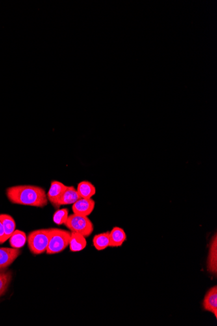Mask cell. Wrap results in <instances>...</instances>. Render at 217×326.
<instances>
[{"label": "cell", "instance_id": "obj_1", "mask_svg": "<svg viewBox=\"0 0 217 326\" xmlns=\"http://www.w3.org/2000/svg\"><path fill=\"white\" fill-rule=\"evenodd\" d=\"M6 195L10 201L16 205L43 208L48 203L44 189L39 186L19 185L10 187L6 189Z\"/></svg>", "mask_w": 217, "mask_h": 326}, {"label": "cell", "instance_id": "obj_7", "mask_svg": "<svg viewBox=\"0 0 217 326\" xmlns=\"http://www.w3.org/2000/svg\"><path fill=\"white\" fill-rule=\"evenodd\" d=\"M95 201L92 199L80 198L72 205L74 214L88 216L94 211Z\"/></svg>", "mask_w": 217, "mask_h": 326}, {"label": "cell", "instance_id": "obj_19", "mask_svg": "<svg viewBox=\"0 0 217 326\" xmlns=\"http://www.w3.org/2000/svg\"><path fill=\"white\" fill-rule=\"evenodd\" d=\"M5 231H4V228L1 221H0V243H4L6 242L5 240Z\"/></svg>", "mask_w": 217, "mask_h": 326}, {"label": "cell", "instance_id": "obj_16", "mask_svg": "<svg viewBox=\"0 0 217 326\" xmlns=\"http://www.w3.org/2000/svg\"><path fill=\"white\" fill-rule=\"evenodd\" d=\"M93 245L98 251H102L110 247V232H103L95 236L93 238Z\"/></svg>", "mask_w": 217, "mask_h": 326}, {"label": "cell", "instance_id": "obj_8", "mask_svg": "<svg viewBox=\"0 0 217 326\" xmlns=\"http://www.w3.org/2000/svg\"><path fill=\"white\" fill-rule=\"evenodd\" d=\"M204 309L212 312L217 318V286H214L208 291L203 301Z\"/></svg>", "mask_w": 217, "mask_h": 326}, {"label": "cell", "instance_id": "obj_13", "mask_svg": "<svg viewBox=\"0 0 217 326\" xmlns=\"http://www.w3.org/2000/svg\"><path fill=\"white\" fill-rule=\"evenodd\" d=\"M76 190L81 198L91 199L96 194V188L88 181L80 182Z\"/></svg>", "mask_w": 217, "mask_h": 326}, {"label": "cell", "instance_id": "obj_15", "mask_svg": "<svg viewBox=\"0 0 217 326\" xmlns=\"http://www.w3.org/2000/svg\"><path fill=\"white\" fill-rule=\"evenodd\" d=\"M28 237L22 230H15L10 238V243L12 248L20 249L24 246Z\"/></svg>", "mask_w": 217, "mask_h": 326}, {"label": "cell", "instance_id": "obj_10", "mask_svg": "<svg viewBox=\"0 0 217 326\" xmlns=\"http://www.w3.org/2000/svg\"><path fill=\"white\" fill-rule=\"evenodd\" d=\"M110 247H120L127 239L126 233L120 227H114L110 232Z\"/></svg>", "mask_w": 217, "mask_h": 326}, {"label": "cell", "instance_id": "obj_6", "mask_svg": "<svg viewBox=\"0 0 217 326\" xmlns=\"http://www.w3.org/2000/svg\"><path fill=\"white\" fill-rule=\"evenodd\" d=\"M20 253L21 251L19 249L0 247V270L12 265Z\"/></svg>", "mask_w": 217, "mask_h": 326}, {"label": "cell", "instance_id": "obj_11", "mask_svg": "<svg viewBox=\"0 0 217 326\" xmlns=\"http://www.w3.org/2000/svg\"><path fill=\"white\" fill-rule=\"evenodd\" d=\"M81 197H80L76 189L74 187L67 186L64 194L60 197V202H58V208L62 205H73V204H74Z\"/></svg>", "mask_w": 217, "mask_h": 326}, {"label": "cell", "instance_id": "obj_4", "mask_svg": "<svg viewBox=\"0 0 217 326\" xmlns=\"http://www.w3.org/2000/svg\"><path fill=\"white\" fill-rule=\"evenodd\" d=\"M64 225L71 232H77L86 238L90 236L94 230V225L88 216L75 214L68 216Z\"/></svg>", "mask_w": 217, "mask_h": 326}, {"label": "cell", "instance_id": "obj_5", "mask_svg": "<svg viewBox=\"0 0 217 326\" xmlns=\"http://www.w3.org/2000/svg\"><path fill=\"white\" fill-rule=\"evenodd\" d=\"M66 188L67 186L57 180H54L51 182L50 188L46 194L48 200L54 207L58 208V202Z\"/></svg>", "mask_w": 217, "mask_h": 326}, {"label": "cell", "instance_id": "obj_12", "mask_svg": "<svg viewBox=\"0 0 217 326\" xmlns=\"http://www.w3.org/2000/svg\"><path fill=\"white\" fill-rule=\"evenodd\" d=\"M69 247L72 252H79L82 251L86 246V237L77 232H71Z\"/></svg>", "mask_w": 217, "mask_h": 326}, {"label": "cell", "instance_id": "obj_2", "mask_svg": "<svg viewBox=\"0 0 217 326\" xmlns=\"http://www.w3.org/2000/svg\"><path fill=\"white\" fill-rule=\"evenodd\" d=\"M50 236V229L36 230L30 232L27 240L30 251L34 255H40L46 252Z\"/></svg>", "mask_w": 217, "mask_h": 326}, {"label": "cell", "instance_id": "obj_14", "mask_svg": "<svg viewBox=\"0 0 217 326\" xmlns=\"http://www.w3.org/2000/svg\"><path fill=\"white\" fill-rule=\"evenodd\" d=\"M0 221L4 226L6 242L14 232L15 229H16V223L12 216L6 214H0Z\"/></svg>", "mask_w": 217, "mask_h": 326}, {"label": "cell", "instance_id": "obj_17", "mask_svg": "<svg viewBox=\"0 0 217 326\" xmlns=\"http://www.w3.org/2000/svg\"><path fill=\"white\" fill-rule=\"evenodd\" d=\"M12 279V274L10 271L0 273V297L6 292Z\"/></svg>", "mask_w": 217, "mask_h": 326}, {"label": "cell", "instance_id": "obj_3", "mask_svg": "<svg viewBox=\"0 0 217 326\" xmlns=\"http://www.w3.org/2000/svg\"><path fill=\"white\" fill-rule=\"evenodd\" d=\"M71 232L60 229H50V236L47 254L54 255L60 253L68 247L70 242Z\"/></svg>", "mask_w": 217, "mask_h": 326}, {"label": "cell", "instance_id": "obj_9", "mask_svg": "<svg viewBox=\"0 0 217 326\" xmlns=\"http://www.w3.org/2000/svg\"><path fill=\"white\" fill-rule=\"evenodd\" d=\"M208 270L212 274L217 273V237L216 234L212 237L210 244L209 255L208 258Z\"/></svg>", "mask_w": 217, "mask_h": 326}, {"label": "cell", "instance_id": "obj_18", "mask_svg": "<svg viewBox=\"0 0 217 326\" xmlns=\"http://www.w3.org/2000/svg\"><path fill=\"white\" fill-rule=\"evenodd\" d=\"M68 210L66 208L58 209L54 213L53 216L54 222L58 225H62L66 223L68 217Z\"/></svg>", "mask_w": 217, "mask_h": 326}]
</instances>
